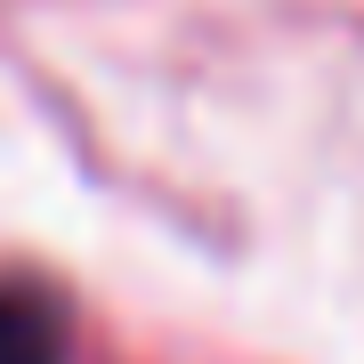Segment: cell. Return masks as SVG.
I'll return each mask as SVG.
<instances>
[{
  "mask_svg": "<svg viewBox=\"0 0 364 364\" xmlns=\"http://www.w3.org/2000/svg\"><path fill=\"white\" fill-rule=\"evenodd\" d=\"M0 364H65V308L33 284H0Z\"/></svg>",
  "mask_w": 364,
  "mask_h": 364,
  "instance_id": "1",
  "label": "cell"
}]
</instances>
